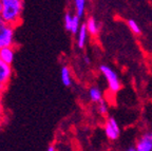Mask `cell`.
Masks as SVG:
<instances>
[{"instance_id":"obj_1","label":"cell","mask_w":152,"mask_h":151,"mask_svg":"<svg viewBox=\"0 0 152 151\" xmlns=\"http://www.w3.org/2000/svg\"><path fill=\"white\" fill-rule=\"evenodd\" d=\"M2 10L0 12V17L5 24L16 26L21 20L23 12V0H1Z\"/></svg>"},{"instance_id":"obj_2","label":"cell","mask_w":152,"mask_h":151,"mask_svg":"<svg viewBox=\"0 0 152 151\" xmlns=\"http://www.w3.org/2000/svg\"><path fill=\"white\" fill-rule=\"evenodd\" d=\"M15 45V26L5 24L0 29V49Z\"/></svg>"},{"instance_id":"obj_3","label":"cell","mask_w":152,"mask_h":151,"mask_svg":"<svg viewBox=\"0 0 152 151\" xmlns=\"http://www.w3.org/2000/svg\"><path fill=\"white\" fill-rule=\"evenodd\" d=\"M100 71H102V73L104 74L106 79H107L110 90L113 93L118 92L121 86V81H119L118 77H117V74L110 67L104 66V65L100 66Z\"/></svg>"},{"instance_id":"obj_4","label":"cell","mask_w":152,"mask_h":151,"mask_svg":"<svg viewBox=\"0 0 152 151\" xmlns=\"http://www.w3.org/2000/svg\"><path fill=\"white\" fill-rule=\"evenodd\" d=\"M13 75L12 66L0 59V91H5Z\"/></svg>"},{"instance_id":"obj_5","label":"cell","mask_w":152,"mask_h":151,"mask_svg":"<svg viewBox=\"0 0 152 151\" xmlns=\"http://www.w3.org/2000/svg\"><path fill=\"white\" fill-rule=\"evenodd\" d=\"M104 131H106V135L110 139H116L118 137L119 133H121V130H119L116 120L114 119L113 117H110L108 119L106 127H104Z\"/></svg>"},{"instance_id":"obj_6","label":"cell","mask_w":152,"mask_h":151,"mask_svg":"<svg viewBox=\"0 0 152 151\" xmlns=\"http://www.w3.org/2000/svg\"><path fill=\"white\" fill-rule=\"evenodd\" d=\"M137 151H151L152 150V133L144 134L136 145Z\"/></svg>"},{"instance_id":"obj_7","label":"cell","mask_w":152,"mask_h":151,"mask_svg":"<svg viewBox=\"0 0 152 151\" xmlns=\"http://www.w3.org/2000/svg\"><path fill=\"white\" fill-rule=\"evenodd\" d=\"M15 58V47H7L3 49H0V59L3 60L5 64H9L12 66Z\"/></svg>"},{"instance_id":"obj_8","label":"cell","mask_w":152,"mask_h":151,"mask_svg":"<svg viewBox=\"0 0 152 151\" xmlns=\"http://www.w3.org/2000/svg\"><path fill=\"white\" fill-rule=\"evenodd\" d=\"M76 34H77V45H78V48L83 49L86 45L87 38H88V31H87V28H86V23L81 24L79 26L78 31Z\"/></svg>"},{"instance_id":"obj_9","label":"cell","mask_w":152,"mask_h":151,"mask_svg":"<svg viewBox=\"0 0 152 151\" xmlns=\"http://www.w3.org/2000/svg\"><path fill=\"white\" fill-rule=\"evenodd\" d=\"M60 77H61V81L64 86L66 87H70L72 85V75L70 68L66 66H64L60 70Z\"/></svg>"},{"instance_id":"obj_10","label":"cell","mask_w":152,"mask_h":151,"mask_svg":"<svg viewBox=\"0 0 152 151\" xmlns=\"http://www.w3.org/2000/svg\"><path fill=\"white\" fill-rule=\"evenodd\" d=\"M86 28H87L88 33L91 34V35H96V34L98 33V24L93 17H90V18L87 20Z\"/></svg>"},{"instance_id":"obj_11","label":"cell","mask_w":152,"mask_h":151,"mask_svg":"<svg viewBox=\"0 0 152 151\" xmlns=\"http://www.w3.org/2000/svg\"><path fill=\"white\" fill-rule=\"evenodd\" d=\"M89 96H90V99L93 103H99L102 99V91L96 87H92L89 90Z\"/></svg>"},{"instance_id":"obj_12","label":"cell","mask_w":152,"mask_h":151,"mask_svg":"<svg viewBox=\"0 0 152 151\" xmlns=\"http://www.w3.org/2000/svg\"><path fill=\"white\" fill-rule=\"evenodd\" d=\"M86 1L87 0H74V5H75L76 15L81 18L85 15L86 11Z\"/></svg>"},{"instance_id":"obj_13","label":"cell","mask_w":152,"mask_h":151,"mask_svg":"<svg viewBox=\"0 0 152 151\" xmlns=\"http://www.w3.org/2000/svg\"><path fill=\"white\" fill-rule=\"evenodd\" d=\"M80 18H79L77 15H73L72 17V23H71V29H70V32L73 34H76L78 31L79 26H80Z\"/></svg>"},{"instance_id":"obj_14","label":"cell","mask_w":152,"mask_h":151,"mask_svg":"<svg viewBox=\"0 0 152 151\" xmlns=\"http://www.w3.org/2000/svg\"><path fill=\"white\" fill-rule=\"evenodd\" d=\"M128 26H129V28H130V30L134 34H136V35L140 34V26H138L136 21H134V20L130 19V20H128Z\"/></svg>"},{"instance_id":"obj_15","label":"cell","mask_w":152,"mask_h":151,"mask_svg":"<svg viewBox=\"0 0 152 151\" xmlns=\"http://www.w3.org/2000/svg\"><path fill=\"white\" fill-rule=\"evenodd\" d=\"M72 17H73V15L70 12H66V15H64V26H66V31H70V29H71Z\"/></svg>"},{"instance_id":"obj_16","label":"cell","mask_w":152,"mask_h":151,"mask_svg":"<svg viewBox=\"0 0 152 151\" xmlns=\"http://www.w3.org/2000/svg\"><path fill=\"white\" fill-rule=\"evenodd\" d=\"M99 107H98V110H99V112L102 114H106L107 113V111H108V107H107V104L104 102V99H102L99 103Z\"/></svg>"},{"instance_id":"obj_17","label":"cell","mask_w":152,"mask_h":151,"mask_svg":"<svg viewBox=\"0 0 152 151\" xmlns=\"http://www.w3.org/2000/svg\"><path fill=\"white\" fill-rule=\"evenodd\" d=\"M3 113V104H2V92L0 91V117Z\"/></svg>"},{"instance_id":"obj_18","label":"cell","mask_w":152,"mask_h":151,"mask_svg":"<svg viewBox=\"0 0 152 151\" xmlns=\"http://www.w3.org/2000/svg\"><path fill=\"white\" fill-rule=\"evenodd\" d=\"M47 151H56V149H55V147L53 145H50V146L48 147Z\"/></svg>"},{"instance_id":"obj_19","label":"cell","mask_w":152,"mask_h":151,"mask_svg":"<svg viewBox=\"0 0 152 151\" xmlns=\"http://www.w3.org/2000/svg\"><path fill=\"white\" fill-rule=\"evenodd\" d=\"M3 26H4V22L2 21V19H1V17H0V29L2 28Z\"/></svg>"},{"instance_id":"obj_20","label":"cell","mask_w":152,"mask_h":151,"mask_svg":"<svg viewBox=\"0 0 152 151\" xmlns=\"http://www.w3.org/2000/svg\"><path fill=\"white\" fill-rule=\"evenodd\" d=\"M85 60L87 64H90V59H89V57H85Z\"/></svg>"},{"instance_id":"obj_21","label":"cell","mask_w":152,"mask_h":151,"mask_svg":"<svg viewBox=\"0 0 152 151\" xmlns=\"http://www.w3.org/2000/svg\"><path fill=\"white\" fill-rule=\"evenodd\" d=\"M127 151H137V150H136V148H129Z\"/></svg>"},{"instance_id":"obj_22","label":"cell","mask_w":152,"mask_h":151,"mask_svg":"<svg viewBox=\"0 0 152 151\" xmlns=\"http://www.w3.org/2000/svg\"><path fill=\"white\" fill-rule=\"evenodd\" d=\"M1 10H2V3H1V1H0V12H1Z\"/></svg>"},{"instance_id":"obj_23","label":"cell","mask_w":152,"mask_h":151,"mask_svg":"<svg viewBox=\"0 0 152 151\" xmlns=\"http://www.w3.org/2000/svg\"><path fill=\"white\" fill-rule=\"evenodd\" d=\"M0 124H1V122H0Z\"/></svg>"},{"instance_id":"obj_24","label":"cell","mask_w":152,"mask_h":151,"mask_svg":"<svg viewBox=\"0 0 152 151\" xmlns=\"http://www.w3.org/2000/svg\"><path fill=\"white\" fill-rule=\"evenodd\" d=\"M0 1H1V0H0Z\"/></svg>"}]
</instances>
